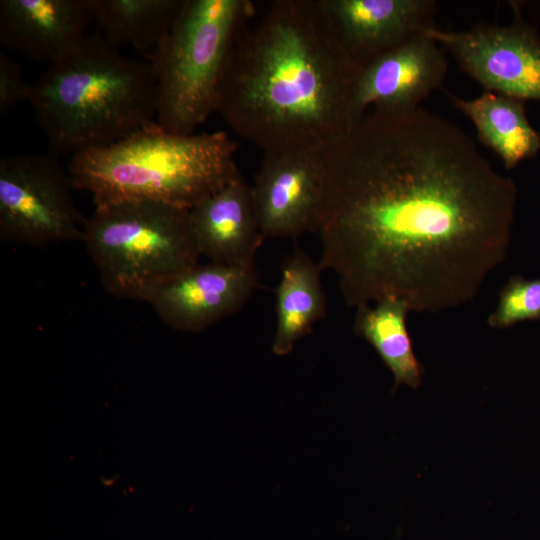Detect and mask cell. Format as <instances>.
Listing matches in <instances>:
<instances>
[{"label":"cell","mask_w":540,"mask_h":540,"mask_svg":"<svg viewBox=\"0 0 540 540\" xmlns=\"http://www.w3.org/2000/svg\"><path fill=\"white\" fill-rule=\"evenodd\" d=\"M251 189L264 239L318 232L328 190L325 153L266 152Z\"/></svg>","instance_id":"9"},{"label":"cell","mask_w":540,"mask_h":540,"mask_svg":"<svg viewBox=\"0 0 540 540\" xmlns=\"http://www.w3.org/2000/svg\"><path fill=\"white\" fill-rule=\"evenodd\" d=\"M447 70L444 48L427 32L392 49L358 72L350 100L352 125L369 109L403 113L420 107Z\"/></svg>","instance_id":"10"},{"label":"cell","mask_w":540,"mask_h":540,"mask_svg":"<svg viewBox=\"0 0 540 540\" xmlns=\"http://www.w3.org/2000/svg\"><path fill=\"white\" fill-rule=\"evenodd\" d=\"M192 237L210 262L254 267L264 241L251 186L239 176L189 209Z\"/></svg>","instance_id":"14"},{"label":"cell","mask_w":540,"mask_h":540,"mask_svg":"<svg viewBox=\"0 0 540 540\" xmlns=\"http://www.w3.org/2000/svg\"><path fill=\"white\" fill-rule=\"evenodd\" d=\"M255 14L229 53L215 112L264 153L325 152L353 126L358 70L317 0H275Z\"/></svg>","instance_id":"2"},{"label":"cell","mask_w":540,"mask_h":540,"mask_svg":"<svg viewBox=\"0 0 540 540\" xmlns=\"http://www.w3.org/2000/svg\"><path fill=\"white\" fill-rule=\"evenodd\" d=\"M256 13L251 0H185L167 37L149 55L157 81V124L193 134L215 112L234 41Z\"/></svg>","instance_id":"6"},{"label":"cell","mask_w":540,"mask_h":540,"mask_svg":"<svg viewBox=\"0 0 540 540\" xmlns=\"http://www.w3.org/2000/svg\"><path fill=\"white\" fill-rule=\"evenodd\" d=\"M320 274L319 264L298 248L283 261L275 291L276 329L272 342L275 355H288L326 316L327 299Z\"/></svg>","instance_id":"15"},{"label":"cell","mask_w":540,"mask_h":540,"mask_svg":"<svg viewBox=\"0 0 540 540\" xmlns=\"http://www.w3.org/2000/svg\"><path fill=\"white\" fill-rule=\"evenodd\" d=\"M157 101L151 63L93 33L49 63L30 103L51 151L74 156L156 125Z\"/></svg>","instance_id":"3"},{"label":"cell","mask_w":540,"mask_h":540,"mask_svg":"<svg viewBox=\"0 0 540 540\" xmlns=\"http://www.w3.org/2000/svg\"><path fill=\"white\" fill-rule=\"evenodd\" d=\"M32 94L33 85L24 80L19 66L0 52V115H6L20 102H30Z\"/></svg>","instance_id":"20"},{"label":"cell","mask_w":540,"mask_h":540,"mask_svg":"<svg viewBox=\"0 0 540 540\" xmlns=\"http://www.w3.org/2000/svg\"><path fill=\"white\" fill-rule=\"evenodd\" d=\"M185 0H93L95 23L112 45L152 53L172 29Z\"/></svg>","instance_id":"18"},{"label":"cell","mask_w":540,"mask_h":540,"mask_svg":"<svg viewBox=\"0 0 540 540\" xmlns=\"http://www.w3.org/2000/svg\"><path fill=\"white\" fill-rule=\"evenodd\" d=\"M188 211L147 200L95 206L82 241L105 289L147 302L160 285L199 264Z\"/></svg>","instance_id":"5"},{"label":"cell","mask_w":540,"mask_h":540,"mask_svg":"<svg viewBox=\"0 0 540 540\" xmlns=\"http://www.w3.org/2000/svg\"><path fill=\"white\" fill-rule=\"evenodd\" d=\"M409 312L403 301L393 297L356 308L354 332L374 348L392 372L393 393L401 385L417 389L424 373L407 328Z\"/></svg>","instance_id":"17"},{"label":"cell","mask_w":540,"mask_h":540,"mask_svg":"<svg viewBox=\"0 0 540 540\" xmlns=\"http://www.w3.org/2000/svg\"><path fill=\"white\" fill-rule=\"evenodd\" d=\"M526 320H540V278L513 276L500 291L487 323L502 329Z\"/></svg>","instance_id":"19"},{"label":"cell","mask_w":540,"mask_h":540,"mask_svg":"<svg viewBox=\"0 0 540 540\" xmlns=\"http://www.w3.org/2000/svg\"><path fill=\"white\" fill-rule=\"evenodd\" d=\"M236 150L222 131L176 134L156 124L72 156L68 173L95 206L147 200L189 210L241 176Z\"/></svg>","instance_id":"4"},{"label":"cell","mask_w":540,"mask_h":540,"mask_svg":"<svg viewBox=\"0 0 540 540\" xmlns=\"http://www.w3.org/2000/svg\"><path fill=\"white\" fill-rule=\"evenodd\" d=\"M93 22V0L0 1V43L49 63L79 45Z\"/></svg>","instance_id":"13"},{"label":"cell","mask_w":540,"mask_h":540,"mask_svg":"<svg viewBox=\"0 0 540 540\" xmlns=\"http://www.w3.org/2000/svg\"><path fill=\"white\" fill-rule=\"evenodd\" d=\"M448 95L472 121L479 140L498 155L507 169L540 150V136L530 125L522 100L486 90L473 99Z\"/></svg>","instance_id":"16"},{"label":"cell","mask_w":540,"mask_h":540,"mask_svg":"<svg viewBox=\"0 0 540 540\" xmlns=\"http://www.w3.org/2000/svg\"><path fill=\"white\" fill-rule=\"evenodd\" d=\"M72 181L55 155L0 159V239L33 246L82 240Z\"/></svg>","instance_id":"7"},{"label":"cell","mask_w":540,"mask_h":540,"mask_svg":"<svg viewBox=\"0 0 540 540\" xmlns=\"http://www.w3.org/2000/svg\"><path fill=\"white\" fill-rule=\"evenodd\" d=\"M319 267L352 308L393 297L439 313L505 260L517 188L458 126L421 107L369 110L325 152Z\"/></svg>","instance_id":"1"},{"label":"cell","mask_w":540,"mask_h":540,"mask_svg":"<svg viewBox=\"0 0 540 540\" xmlns=\"http://www.w3.org/2000/svg\"><path fill=\"white\" fill-rule=\"evenodd\" d=\"M341 49L358 72L436 27L432 0H317Z\"/></svg>","instance_id":"11"},{"label":"cell","mask_w":540,"mask_h":540,"mask_svg":"<svg viewBox=\"0 0 540 540\" xmlns=\"http://www.w3.org/2000/svg\"><path fill=\"white\" fill-rule=\"evenodd\" d=\"M427 33L486 91L540 101V38L528 24L517 19L463 31L434 27Z\"/></svg>","instance_id":"8"},{"label":"cell","mask_w":540,"mask_h":540,"mask_svg":"<svg viewBox=\"0 0 540 540\" xmlns=\"http://www.w3.org/2000/svg\"><path fill=\"white\" fill-rule=\"evenodd\" d=\"M258 287L254 267L209 262L163 283L147 303L169 327L200 332L237 313Z\"/></svg>","instance_id":"12"}]
</instances>
